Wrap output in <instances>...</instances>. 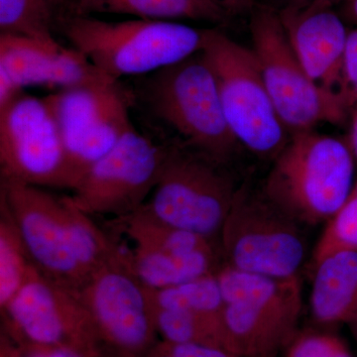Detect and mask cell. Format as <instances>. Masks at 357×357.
I'll use <instances>...</instances> for the list:
<instances>
[{
  "mask_svg": "<svg viewBox=\"0 0 357 357\" xmlns=\"http://www.w3.org/2000/svg\"><path fill=\"white\" fill-rule=\"evenodd\" d=\"M6 204L0 202V309L37 271Z\"/></svg>",
  "mask_w": 357,
  "mask_h": 357,
  "instance_id": "603a6c76",
  "label": "cell"
},
{
  "mask_svg": "<svg viewBox=\"0 0 357 357\" xmlns=\"http://www.w3.org/2000/svg\"><path fill=\"white\" fill-rule=\"evenodd\" d=\"M344 77L347 98V89L357 82V29L347 35L344 58Z\"/></svg>",
  "mask_w": 357,
  "mask_h": 357,
  "instance_id": "f1b7e54d",
  "label": "cell"
},
{
  "mask_svg": "<svg viewBox=\"0 0 357 357\" xmlns=\"http://www.w3.org/2000/svg\"><path fill=\"white\" fill-rule=\"evenodd\" d=\"M17 345V344H16ZM18 357H82L73 352L52 347H18Z\"/></svg>",
  "mask_w": 357,
  "mask_h": 357,
  "instance_id": "f546056e",
  "label": "cell"
},
{
  "mask_svg": "<svg viewBox=\"0 0 357 357\" xmlns=\"http://www.w3.org/2000/svg\"><path fill=\"white\" fill-rule=\"evenodd\" d=\"M119 249L122 260L134 276L153 290L173 287L218 270L215 252L184 255L121 245Z\"/></svg>",
  "mask_w": 357,
  "mask_h": 357,
  "instance_id": "ac0fdd59",
  "label": "cell"
},
{
  "mask_svg": "<svg viewBox=\"0 0 357 357\" xmlns=\"http://www.w3.org/2000/svg\"><path fill=\"white\" fill-rule=\"evenodd\" d=\"M220 164L185 144L170 145L145 206L162 222L213 241L238 192Z\"/></svg>",
  "mask_w": 357,
  "mask_h": 357,
  "instance_id": "52a82bcc",
  "label": "cell"
},
{
  "mask_svg": "<svg viewBox=\"0 0 357 357\" xmlns=\"http://www.w3.org/2000/svg\"><path fill=\"white\" fill-rule=\"evenodd\" d=\"M218 272V271H217ZM217 272L165 289H148L155 307L184 310L220 321L222 325L223 299Z\"/></svg>",
  "mask_w": 357,
  "mask_h": 357,
  "instance_id": "cb8c5ba5",
  "label": "cell"
},
{
  "mask_svg": "<svg viewBox=\"0 0 357 357\" xmlns=\"http://www.w3.org/2000/svg\"><path fill=\"white\" fill-rule=\"evenodd\" d=\"M250 32L263 81L289 133L312 130L321 123L344 122L351 112L347 100L309 77L291 46L279 13L257 9L251 17Z\"/></svg>",
  "mask_w": 357,
  "mask_h": 357,
  "instance_id": "8992f818",
  "label": "cell"
},
{
  "mask_svg": "<svg viewBox=\"0 0 357 357\" xmlns=\"http://www.w3.org/2000/svg\"><path fill=\"white\" fill-rule=\"evenodd\" d=\"M217 6L222 7L223 10L231 14L238 11L246 10L253 6V0H210Z\"/></svg>",
  "mask_w": 357,
  "mask_h": 357,
  "instance_id": "4dcf8cb0",
  "label": "cell"
},
{
  "mask_svg": "<svg viewBox=\"0 0 357 357\" xmlns=\"http://www.w3.org/2000/svg\"><path fill=\"white\" fill-rule=\"evenodd\" d=\"M100 357H126V356H121V354H116V352L109 351V349H107V351H105V354H103L102 356Z\"/></svg>",
  "mask_w": 357,
  "mask_h": 357,
  "instance_id": "836d02e7",
  "label": "cell"
},
{
  "mask_svg": "<svg viewBox=\"0 0 357 357\" xmlns=\"http://www.w3.org/2000/svg\"><path fill=\"white\" fill-rule=\"evenodd\" d=\"M1 312V330L18 347H52L82 357L107 351L77 293L38 270Z\"/></svg>",
  "mask_w": 357,
  "mask_h": 357,
  "instance_id": "ba28073f",
  "label": "cell"
},
{
  "mask_svg": "<svg viewBox=\"0 0 357 357\" xmlns=\"http://www.w3.org/2000/svg\"><path fill=\"white\" fill-rule=\"evenodd\" d=\"M72 0H0V34L55 42Z\"/></svg>",
  "mask_w": 357,
  "mask_h": 357,
  "instance_id": "44dd1931",
  "label": "cell"
},
{
  "mask_svg": "<svg viewBox=\"0 0 357 357\" xmlns=\"http://www.w3.org/2000/svg\"><path fill=\"white\" fill-rule=\"evenodd\" d=\"M357 250V183L340 210L326 222L312 251V267L338 251Z\"/></svg>",
  "mask_w": 357,
  "mask_h": 357,
  "instance_id": "484cf974",
  "label": "cell"
},
{
  "mask_svg": "<svg viewBox=\"0 0 357 357\" xmlns=\"http://www.w3.org/2000/svg\"><path fill=\"white\" fill-rule=\"evenodd\" d=\"M354 326H356V333H357V323L354 324Z\"/></svg>",
  "mask_w": 357,
  "mask_h": 357,
  "instance_id": "8d00e7d4",
  "label": "cell"
},
{
  "mask_svg": "<svg viewBox=\"0 0 357 357\" xmlns=\"http://www.w3.org/2000/svg\"><path fill=\"white\" fill-rule=\"evenodd\" d=\"M112 222L132 248L184 255L215 252L213 241L162 222L145 204L129 215L112 218Z\"/></svg>",
  "mask_w": 357,
  "mask_h": 357,
  "instance_id": "ffe728a7",
  "label": "cell"
},
{
  "mask_svg": "<svg viewBox=\"0 0 357 357\" xmlns=\"http://www.w3.org/2000/svg\"><path fill=\"white\" fill-rule=\"evenodd\" d=\"M72 2H73V0H72ZM70 4H72V3H70Z\"/></svg>",
  "mask_w": 357,
  "mask_h": 357,
  "instance_id": "74e56055",
  "label": "cell"
},
{
  "mask_svg": "<svg viewBox=\"0 0 357 357\" xmlns=\"http://www.w3.org/2000/svg\"><path fill=\"white\" fill-rule=\"evenodd\" d=\"M0 357H18L17 345L2 330L0 333Z\"/></svg>",
  "mask_w": 357,
  "mask_h": 357,
  "instance_id": "1f68e13d",
  "label": "cell"
},
{
  "mask_svg": "<svg viewBox=\"0 0 357 357\" xmlns=\"http://www.w3.org/2000/svg\"><path fill=\"white\" fill-rule=\"evenodd\" d=\"M307 1H314V0H307ZM326 1H331L332 2L333 0H326Z\"/></svg>",
  "mask_w": 357,
  "mask_h": 357,
  "instance_id": "d590c367",
  "label": "cell"
},
{
  "mask_svg": "<svg viewBox=\"0 0 357 357\" xmlns=\"http://www.w3.org/2000/svg\"><path fill=\"white\" fill-rule=\"evenodd\" d=\"M58 32L112 79L146 76L201 52L203 30L173 21L110 22L67 14Z\"/></svg>",
  "mask_w": 357,
  "mask_h": 357,
  "instance_id": "6da1fadb",
  "label": "cell"
},
{
  "mask_svg": "<svg viewBox=\"0 0 357 357\" xmlns=\"http://www.w3.org/2000/svg\"><path fill=\"white\" fill-rule=\"evenodd\" d=\"M331 3L326 0L307 1L289 7L279 15L309 77L321 88L345 98L344 58L349 33Z\"/></svg>",
  "mask_w": 357,
  "mask_h": 357,
  "instance_id": "9a60e30c",
  "label": "cell"
},
{
  "mask_svg": "<svg viewBox=\"0 0 357 357\" xmlns=\"http://www.w3.org/2000/svg\"><path fill=\"white\" fill-rule=\"evenodd\" d=\"M45 98L57 122L76 188L89 169L134 128L129 109L135 96L119 81H112L59 89Z\"/></svg>",
  "mask_w": 357,
  "mask_h": 357,
  "instance_id": "8fae6325",
  "label": "cell"
},
{
  "mask_svg": "<svg viewBox=\"0 0 357 357\" xmlns=\"http://www.w3.org/2000/svg\"><path fill=\"white\" fill-rule=\"evenodd\" d=\"M201 51L215 74L237 141L260 156L276 157L288 143L289 131L270 98L255 52L218 29H203Z\"/></svg>",
  "mask_w": 357,
  "mask_h": 357,
  "instance_id": "5b68a950",
  "label": "cell"
},
{
  "mask_svg": "<svg viewBox=\"0 0 357 357\" xmlns=\"http://www.w3.org/2000/svg\"><path fill=\"white\" fill-rule=\"evenodd\" d=\"M352 7H354V15H356L357 18V0H354V2H352Z\"/></svg>",
  "mask_w": 357,
  "mask_h": 357,
  "instance_id": "e575fe53",
  "label": "cell"
},
{
  "mask_svg": "<svg viewBox=\"0 0 357 357\" xmlns=\"http://www.w3.org/2000/svg\"><path fill=\"white\" fill-rule=\"evenodd\" d=\"M152 312L159 340L173 344H204L225 349L220 321L196 312L163 309L153 305Z\"/></svg>",
  "mask_w": 357,
  "mask_h": 357,
  "instance_id": "d4e9b609",
  "label": "cell"
},
{
  "mask_svg": "<svg viewBox=\"0 0 357 357\" xmlns=\"http://www.w3.org/2000/svg\"><path fill=\"white\" fill-rule=\"evenodd\" d=\"M169 148L131 129L84 174L73 203L91 217L116 218L138 210L158 182Z\"/></svg>",
  "mask_w": 357,
  "mask_h": 357,
  "instance_id": "7c38bea8",
  "label": "cell"
},
{
  "mask_svg": "<svg viewBox=\"0 0 357 357\" xmlns=\"http://www.w3.org/2000/svg\"><path fill=\"white\" fill-rule=\"evenodd\" d=\"M134 96L197 150L222 163L238 145L225 112L217 79L201 52L143 76Z\"/></svg>",
  "mask_w": 357,
  "mask_h": 357,
  "instance_id": "3957f363",
  "label": "cell"
},
{
  "mask_svg": "<svg viewBox=\"0 0 357 357\" xmlns=\"http://www.w3.org/2000/svg\"><path fill=\"white\" fill-rule=\"evenodd\" d=\"M67 14H121L139 20L223 23L229 14L210 0H73Z\"/></svg>",
  "mask_w": 357,
  "mask_h": 357,
  "instance_id": "d6986e66",
  "label": "cell"
},
{
  "mask_svg": "<svg viewBox=\"0 0 357 357\" xmlns=\"http://www.w3.org/2000/svg\"><path fill=\"white\" fill-rule=\"evenodd\" d=\"M64 201L66 227L70 249L77 264L89 279L119 255V245L93 222L91 215L79 210L70 197H64Z\"/></svg>",
  "mask_w": 357,
  "mask_h": 357,
  "instance_id": "7402d4cb",
  "label": "cell"
},
{
  "mask_svg": "<svg viewBox=\"0 0 357 357\" xmlns=\"http://www.w3.org/2000/svg\"><path fill=\"white\" fill-rule=\"evenodd\" d=\"M310 307L323 325L357 323V250L338 251L316 266Z\"/></svg>",
  "mask_w": 357,
  "mask_h": 357,
  "instance_id": "e0dca14e",
  "label": "cell"
},
{
  "mask_svg": "<svg viewBox=\"0 0 357 357\" xmlns=\"http://www.w3.org/2000/svg\"><path fill=\"white\" fill-rule=\"evenodd\" d=\"M298 223L265 197L238 190L220 236L227 264L273 278L299 276L306 243Z\"/></svg>",
  "mask_w": 357,
  "mask_h": 357,
  "instance_id": "9c48e42d",
  "label": "cell"
},
{
  "mask_svg": "<svg viewBox=\"0 0 357 357\" xmlns=\"http://www.w3.org/2000/svg\"><path fill=\"white\" fill-rule=\"evenodd\" d=\"M0 73L20 91L26 86L65 89L117 81L73 47L15 35L0 34Z\"/></svg>",
  "mask_w": 357,
  "mask_h": 357,
  "instance_id": "2e32d148",
  "label": "cell"
},
{
  "mask_svg": "<svg viewBox=\"0 0 357 357\" xmlns=\"http://www.w3.org/2000/svg\"><path fill=\"white\" fill-rule=\"evenodd\" d=\"M354 170L349 143L314 130L294 133L276 156L264 197L297 222H328L351 192Z\"/></svg>",
  "mask_w": 357,
  "mask_h": 357,
  "instance_id": "7a4b0ae2",
  "label": "cell"
},
{
  "mask_svg": "<svg viewBox=\"0 0 357 357\" xmlns=\"http://www.w3.org/2000/svg\"><path fill=\"white\" fill-rule=\"evenodd\" d=\"M223 299L222 337L238 357H277L298 333L302 311L299 276L281 279L218 268Z\"/></svg>",
  "mask_w": 357,
  "mask_h": 357,
  "instance_id": "277c9868",
  "label": "cell"
},
{
  "mask_svg": "<svg viewBox=\"0 0 357 357\" xmlns=\"http://www.w3.org/2000/svg\"><path fill=\"white\" fill-rule=\"evenodd\" d=\"M285 351V357H354L337 335L314 331L296 333Z\"/></svg>",
  "mask_w": 357,
  "mask_h": 357,
  "instance_id": "4316f807",
  "label": "cell"
},
{
  "mask_svg": "<svg viewBox=\"0 0 357 357\" xmlns=\"http://www.w3.org/2000/svg\"><path fill=\"white\" fill-rule=\"evenodd\" d=\"M0 177L74 190V175L46 98L21 93L0 109Z\"/></svg>",
  "mask_w": 357,
  "mask_h": 357,
  "instance_id": "30bf717a",
  "label": "cell"
},
{
  "mask_svg": "<svg viewBox=\"0 0 357 357\" xmlns=\"http://www.w3.org/2000/svg\"><path fill=\"white\" fill-rule=\"evenodd\" d=\"M349 144L354 158L357 160V112L354 114V121H352L351 138H349Z\"/></svg>",
  "mask_w": 357,
  "mask_h": 357,
  "instance_id": "d6a6232c",
  "label": "cell"
},
{
  "mask_svg": "<svg viewBox=\"0 0 357 357\" xmlns=\"http://www.w3.org/2000/svg\"><path fill=\"white\" fill-rule=\"evenodd\" d=\"M0 202L6 204L40 273L79 293L89 278L70 249L64 197L41 188L1 180Z\"/></svg>",
  "mask_w": 357,
  "mask_h": 357,
  "instance_id": "5bb4252c",
  "label": "cell"
},
{
  "mask_svg": "<svg viewBox=\"0 0 357 357\" xmlns=\"http://www.w3.org/2000/svg\"><path fill=\"white\" fill-rule=\"evenodd\" d=\"M165 344L175 357H238L223 347L213 345L173 344L168 342Z\"/></svg>",
  "mask_w": 357,
  "mask_h": 357,
  "instance_id": "83f0119b",
  "label": "cell"
},
{
  "mask_svg": "<svg viewBox=\"0 0 357 357\" xmlns=\"http://www.w3.org/2000/svg\"><path fill=\"white\" fill-rule=\"evenodd\" d=\"M107 349L146 357L159 342L148 289L119 255L95 272L77 293Z\"/></svg>",
  "mask_w": 357,
  "mask_h": 357,
  "instance_id": "4fadbf2b",
  "label": "cell"
}]
</instances>
